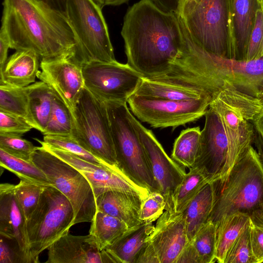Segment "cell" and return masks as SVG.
<instances>
[{"mask_svg": "<svg viewBox=\"0 0 263 263\" xmlns=\"http://www.w3.org/2000/svg\"><path fill=\"white\" fill-rule=\"evenodd\" d=\"M121 34L127 63L144 78L168 71L183 47L178 15L153 0H140L128 8Z\"/></svg>", "mask_w": 263, "mask_h": 263, "instance_id": "6da1fadb", "label": "cell"}, {"mask_svg": "<svg viewBox=\"0 0 263 263\" xmlns=\"http://www.w3.org/2000/svg\"><path fill=\"white\" fill-rule=\"evenodd\" d=\"M2 27L10 48L42 59L75 55L78 44L66 16L37 0H4Z\"/></svg>", "mask_w": 263, "mask_h": 263, "instance_id": "7a4b0ae2", "label": "cell"}, {"mask_svg": "<svg viewBox=\"0 0 263 263\" xmlns=\"http://www.w3.org/2000/svg\"><path fill=\"white\" fill-rule=\"evenodd\" d=\"M263 160L252 145L223 179L210 182L213 203L208 220L241 212L250 216L263 212Z\"/></svg>", "mask_w": 263, "mask_h": 263, "instance_id": "3957f363", "label": "cell"}, {"mask_svg": "<svg viewBox=\"0 0 263 263\" xmlns=\"http://www.w3.org/2000/svg\"><path fill=\"white\" fill-rule=\"evenodd\" d=\"M177 15L192 39L202 49L237 60L233 0H184Z\"/></svg>", "mask_w": 263, "mask_h": 263, "instance_id": "277c9868", "label": "cell"}, {"mask_svg": "<svg viewBox=\"0 0 263 263\" xmlns=\"http://www.w3.org/2000/svg\"><path fill=\"white\" fill-rule=\"evenodd\" d=\"M118 166L150 192H160L142 143L130 120L127 103L105 102Z\"/></svg>", "mask_w": 263, "mask_h": 263, "instance_id": "5b68a950", "label": "cell"}, {"mask_svg": "<svg viewBox=\"0 0 263 263\" xmlns=\"http://www.w3.org/2000/svg\"><path fill=\"white\" fill-rule=\"evenodd\" d=\"M74 213L68 199L52 185H46L39 202L26 220L31 263L39 262L40 254L68 234L74 225Z\"/></svg>", "mask_w": 263, "mask_h": 263, "instance_id": "8992f818", "label": "cell"}, {"mask_svg": "<svg viewBox=\"0 0 263 263\" xmlns=\"http://www.w3.org/2000/svg\"><path fill=\"white\" fill-rule=\"evenodd\" d=\"M66 15L78 41L76 58L82 66L116 60L102 8L93 0H67Z\"/></svg>", "mask_w": 263, "mask_h": 263, "instance_id": "52a82bcc", "label": "cell"}, {"mask_svg": "<svg viewBox=\"0 0 263 263\" xmlns=\"http://www.w3.org/2000/svg\"><path fill=\"white\" fill-rule=\"evenodd\" d=\"M71 136L85 149L112 166H118L105 102L85 87L72 111Z\"/></svg>", "mask_w": 263, "mask_h": 263, "instance_id": "ba28073f", "label": "cell"}, {"mask_svg": "<svg viewBox=\"0 0 263 263\" xmlns=\"http://www.w3.org/2000/svg\"><path fill=\"white\" fill-rule=\"evenodd\" d=\"M31 161L70 201L74 224L92 221L97 211L96 198L90 183L81 172L42 145L36 147Z\"/></svg>", "mask_w": 263, "mask_h": 263, "instance_id": "9c48e42d", "label": "cell"}, {"mask_svg": "<svg viewBox=\"0 0 263 263\" xmlns=\"http://www.w3.org/2000/svg\"><path fill=\"white\" fill-rule=\"evenodd\" d=\"M211 102L207 99L173 101L135 94L127 102L135 116L154 128L176 127L196 121Z\"/></svg>", "mask_w": 263, "mask_h": 263, "instance_id": "30bf717a", "label": "cell"}, {"mask_svg": "<svg viewBox=\"0 0 263 263\" xmlns=\"http://www.w3.org/2000/svg\"><path fill=\"white\" fill-rule=\"evenodd\" d=\"M84 87L104 102L127 103L143 76L127 63L91 62L82 66Z\"/></svg>", "mask_w": 263, "mask_h": 263, "instance_id": "8fae6325", "label": "cell"}, {"mask_svg": "<svg viewBox=\"0 0 263 263\" xmlns=\"http://www.w3.org/2000/svg\"><path fill=\"white\" fill-rule=\"evenodd\" d=\"M189 242L183 212L165 210L157 220L137 263H177Z\"/></svg>", "mask_w": 263, "mask_h": 263, "instance_id": "7c38bea8", "label": "cell"}, {"mask_svg": "<svg viewBox=\"0 0 263 263\" xmlns=\"http://www.w3.org/2000/svg\"><path fill=\"white\" fill-rule=\"evenodd\" d=\"M34 139L81 172L90 183L95 198L108 191H118L137 195L144 200L150 193L146 188L131 179L118 166L96 165L69 152L51 147L38 139Z\"/></svg>", "mask_w": 263, "mask_h": 263, "instance_id": "4fadbf2b", "label": "cell"}, {"mask_svg": "<svg viewBox=\"0 0 263 263\" xmlns=\"http://www.w3.org/2000/svg\"><path fill=\"white\" fill-rule=\"evenodd\" d=\"M201 130L199 154L193 167L200 170L213 182L222 178L228 157V142L219 115L209 107Z\"/></svg>", "mask_w": 263, "mask_h": 263, "instance_id": "5bb4252c", "label": "cell"}, {"mask_svg": "<svg viewBox=\"0 0 263 263\" xmlns=\"http://www.w3.org/2000/svg\"><path fill=\"white\" fill-rule=\"evenodd\" d=\"M37 78L46 83L72 111L84 81L82 65L75 55L42 59Z\"/></svg>", "mask_w": 263, "mask_h": 263, "instance_id": "9a60e30c", "label": "cell"}, {"mask_svg": "<svg viewBox=\"0 0 263 263\" xmlns=\"http://www.w3.org/2000/svg\"><path fill=\"white\" fill-rule=\"evenodd\" d=\"M130 120L146 151L153 173L166 201L165 210H169L173 193L186 174L165 152L153 132L130 114Z\"/></svg>", "mask_w": 263, "mask_h": 263, "instance_id": "2e32d148", "label": "cell"}, {"mask_svg": "<svg viewBox=\"0 0 263 263\" xmlns=\"http://www.w3.org/2000/svg\"><path fill=\"white\" fill-rule=\"evenodd\" d=\"M209 107L220 116L228 142V157L224 175L225 178L242 155L254 140L253 125L241 109L232 106L216 96Z\"/></svg>", "mask_w": 263, "mask_h": 263, "instance_id": "e0dca14e", "label": "cell"}, {"mask_svg": "<svg viewBox=\"0 0 263 263\" xmlns=\"http://www.w3.org/2000/svg\"><path fill=\"white\" fill-rule=\"evenodd\" d=\"M47 263L114 262L105 250L101 251L89 233L85 236L66 234L47 249Z\"/></svg>", "mask_w": 263, "mask_h": 263, "instance_id": "ac0fdd59", "label": "cell"}, {"mask_svg": "<svg viewBox=\"0 0 263 263\" xmlns=\"http://www.w3.org/2000/svg\"><path fill=\"white\" fill-rule=\"evenodd\" d=\"M14 185L0 184V235L15 240L31 263L26 232V218L15 197Z\"/></svg>", "mask_w": 263, "mask_h": 263, "instance_id": "d6986e66", "label": "cell"}, {"mask_svg": "<svg viewBox=\"0 0 263 263\" xmlns=\"http://www.w3.org/2000/svg\"><path fill=\"white\" fill-rule=\"evenodd\" d=\"M40 60L33 50H16L0 67V84L24 87L34 83L39 71Z\"/></svg>", "mask_w": 263, "mask_h": 263, "instance_id": "ffe728a7", "label": "cell"}, {"mask_svg": "<svg viewBox=\"0 0 263 263\" xmlns=\"http://www.w3.org/2000/svg\"><path fill=\"white\" fill-rule=\"evenodd\" d=\"M143 200L135 195L108 191L96 198V204L97 210L121 219L130 229L143 223L140 219Z\"/></svg>", "mask_w": 263, "mask_h": 263, "instance_id": "44dd1931", "label": "cell"}, {"mask_svg": "<svg viewBox=\"0 0 263 263\" xmlns=\"http://www.w3.org/2000/svg\"><path fill=\"white\" fill-rule=\"evenodd\" d=\"M154 227L153 222H149L129 229L115 243L104 250L114 262L137 263Z\"/></svg>", "mask_w": 263, "mask_h": 263, "instance_id": "7402d4cb", "label": "cell"}, {"mask_svg": "<svg viewBox=\"0 0 263 263\" xmlns=\"http://www.w3.org/2000/svg\"><path fill=\"white\" fill-rule=\"evenodd\" d=\"M263 0H233L237 60H245L255 12Z\"/></svg>", "mask_w": 263, "mask_h": 263, "instance_id": "603a6c76", "label": "cell"}, {"mask_svg": "<svg viewBox=\"0 0 263 263\" xmlns=\"http://www.w3.org/2000/svg\"><path fill=\"white\" fill-rule=\"evenodd\" d=\"M53 90L43 81L28 86V111L29 122L42 134L47 126L52 106Z\"/></svg>", "mask_w": 263, "mask_h": 263, "instance_id": "cb8c5ba5", "label": "cell"}, {"mask_svg": "<svg viewBox=\"0 0 263 263\" xmlns=\"http://www.w3.org/2000/svg\"><path fill=\"white\" fill-rule=\"evenodd\" d=\"M250 216L237 212L222 217L216 228V261L224 263L230 247L249 223Z\"/></svg>", "mask_w": 263, "mask_h": 263, "instance_id": "d4e9b609", "label": "cell"}, {"mask_svg": "<svg viewBox=\"0 0 263 263\" xmlns=\"http://www.w3.org/2000/svg\"><path fill=\"white\" fill-rule=\"evenodd\" d=\"M213 198L212 184L209 182L182 211L185 216L189 241L199 228L208 221L213 206Z\"/></svg>", "mask_w": 263, "mask_h": 263, "instance_id": "484cf974", "label": "cell"}, {"mask_svg": "<svg viewBox=\"0 0 263 263\" xmlns=\"http://www.w3.org/2000/svg\"><path fill=\"white\" fill-rule=\"evenodd\" d=\"M89 233L102 251L112 245L129 229L121 219L97 210Z\"/></svg>", "mask_w": 263, "mask_h": 263, "instance_id": "4316f807", "label": "cell"}, {"mask_svg": "<svg viewBox=\"0 0 263 263\" xmlns=\"http://www.w3.org/2000/svg\"><path fill=\"white\" fill-rule=\"evenodd\" d=\"M134 94L173 101L207 99L212 101L211 98L200 91L153 81L144 77Z\"/></svg>", "mask_w": 263, "mask_h": 263, "instance_id": "83f0119b", "label": "cell"}, {"mask_svg": "<svg viewBox=\"0 0 263 263\" xmlns=\"http://www.w3.org/2000/svg\"><path fill=\"white\" fill-rule=\"evenodd\" d=\"M208 177L196 167L189 168L183 179L174 190L169 210L181 212L199 191L208 182Z\"/></svg>", "mask_w": 263, "mask_h": 263, "instance_id": "f1b7e54d", "label": "cell"}, {"mask_svg": "<svg viewBox=\"0 0 263 263\" xmlns=\"http://www.w3.org/2000/svg\"><path fill=\"white\" fill-rule=\"evenodd\" d=\"M200 138L198 126L182 130L174 143L172 158L184 168L193 167L199 154Z\"/></svg>", "mask_w": 263, "mask_h": 263, "instance_id": "f546056e", "label": "cell"}, {"mask_svg": "<svg viewBox=\"0 0 263 263\" xmlns=\"http://www.w3.org/2000/svg\"><path fill=\"white\" fill-rule=\"evenodd\" d=\"M71 110L53 92L52 109L44 135L71 136L73 127Z\"/></svg>", "mask_w": 263, "mask_h": 263, "instance_id": "4dcf8cb0", "label": "cell"}, {"mask_svg": "<svg viewBox=\"0 0 263 263\" xmlns=\"http://www.w3.org/2000/svg\"><path fill=\"white\" fill-rule=\"evenodd\" d=\"M1 167L12 172L19 178L36 183L51 185L45 174L32 162L17 158L0 148Z\"/></svg>", "mask_w": 263, "mask_h": 263, "instance_id": "1f68e13d", "label": "cell"}, {"mask_svg": "<svg viewBox=\"0 0 263 263\" xmlns=\"http://www.w3.org/2000/svg\"><path fill=\"white\" fill-rule=\"evenodd\" d=\"M190 243L197 255L199 263L216 261V228L212 221L208 220L204 223Z\"/></svg>", "mask_w": 263, "mask_h": 263, "instance_id": "d6a6232c", "label": "cell"}, {"mask_svg": "<svg viewBox=\"0 0 263 263\" xmlns=\"http://www.w3.org/2000/svg\"><path fill=\"white\" fill-rule=\"evenodd\" d=\"M28 90V86L19 87L0 84V109L21 116L29 122Z\"/></svg>", "mask_w": 263, "mask_h": 263, "instance_id": "836d02e7", "label": "cell"}, {"mask_svg": "<svg viewBox=\"0 0 263 263\" xmlns=\"http://www.w3.org/2000/svg\"><path fill=\"white\" fill-rule=\"evenodd\" d=\"M43 141L51 147L69 152L96 165H111L85 149L71 136L44 135Z\"/></svg>", "mask_w": 263, "mask_h": 263, "instance_id": "e575fe53", "label": "cell"}, {"mask_svg": "<svg viewBox=\"0 0 263 263\" xmlns=\"http://www.w3.org/2000/svg\"><path fill=\"white\" fill-rule=\"evenodd\" d=\"M46 186L25 179L14 185V194L26 220L36 208Z\"/></svg>", "mask_w": 263, "mask_h": 263, "instance_id": "d590c367", "label": "cell"}, {"mask_svg": "<svg viewBox=\"0 0 263 263\" xmlns=\"http://www.w3.org/2000/svg\"><path fill=\"white\" fill-rule=\"evenodd\" d=\"M224 263H256L252 251L249 223L230 247Z\"/></svg>", "mask_w": 263, "mask_h": 263, "instance_id": "8d00e7d4", "label": "cell"}, {"mask_svg": "<svg viewBox=\"0 0 263 263\" xmlns=\"http://www.w3.org/2000/svg\"><path fill=\"white\" fill-rule=\"evenodd\" d=\"M36 146L21 135L0 133V148L18 158L31 161Z\"/></svg>", "mask_w": 263, "mask_h": 263, "instance_id": "74e56055", "label": "cell"}, {"mask_svg": "<svg viewBox=\"0 0 263 263\" xmlns=\"http://www.w3.org/2000/svg\"><path fill=\"white\" fill-rule=\"evenodd\" d=\"M165 207V199L161 193L150 192L142 201L140 219L143 223L153 222L162 215Z\"/></svg>", "mask_w": 263, "mask_h": 263, "instance_id": "f35d334b", "label": "cell"}, {"mask_svg": "<svg viewBox=\"0 0 263 263\" xmlns=\"http://www.w3.org/2000/svg\"><path fill=\"white\" fill-rule=\"evenodd\" d=\"M249 226L254 256L256 263L263 262V212L250 216Z\"/></svg>", "mask_w": 263, "mask_h": 263, "instance_id": "ab89813d", "label": "cell"}, {"mask_svg": "<svg viewBox=\"0 0 263 263\" xmlns=\"http://www.w3.org/2000/svg\"><path fill=\"white\" fill-rule=\"evenodd\" d=\"M33 128L24 118L0 109V133L22 136Z\"/></svg>", "mask_w": 263, "mask_h": 263, "instance_id": "60d3db41", "label": "cell"}, {"mask_svg": "<svg viewBox=\"0 0 263 263\" xmlns=\"http://www.w3.org/2000/svg\"><path fill=\"white\" fill-rule=\"evenodd\" d=\"M263 38V2L255 12L253 26L250 35L245 60L255 59Z\"/></svg>", "mask_w": 263, "mask_h": 263, "instance_id": "b9f144b4", "label": "cell"}, {"mask_svg": "<svg viewBox=\"0 0 263 263\" xmlns=\"http://www.w3.org/2000/svg\"><path fill=\"white\" fill-rule=\"evenodd\" d=\"M0 236V263H28L15 240Z\"/></svg>", "mask_w": 263, "mask_h": 263, "instance_id": "7bdbcfd3", "label": "cell"}, {"mask_svg": "<svg viewBox=\"0 0 263 263\" xmlns=\"http://www.w3.org/2000/svg\"><path fill=\"white\" fill-rule=\"evenodd\" d=\"M251 121L255 133L254 139L257 151L263 160V108Z\"/></svg>", "mask_w": 263, "mask_h": 263, "instance_id": "ee69618b", "label": "cell"}, {"mask_svg": "<svg viewBox=\"0 0 263 263\" xmlns=\"http://www.w3.org/2000/svg\"><path fill=\"white\" fill-rule=\"evenodd\" d=\"M9 48H10V45L8 36L4 29L1 27L0 31V67L4 65L8 59L7 54Z\"/></svg>", "mask_w": 263, "mask_h": 263, "instance_id": "f6af8a7d", "label": "cell"}, {"mask_svg": "<svg viewBox=\"0 0 263 263\" xmlns=\"http://www.w3.org/2000/svg\"><path fill=\"white\" fill-rule=\"evenodd\" d=\"M162 9L178 14L180 0H153Z\"/></svg>", "mask_w": 263, "mask_h": 263, "instance_id": "bcb514c9", "label": "cell"}, {"mask_svg": "<svg viewBox=\"0 0 263 263\" xmlns=\"http://www.w3.org/2000/svg\"><path fill=\"white\" fill-rule=\"evenodd\" d=\"M66 15L67 0H37Z\"/></svg>", "mask_w": 263, "mask_h": 263, "instance_id": "7dc6e473", "label": "cell"}, {"mask_svg": "<svg viewBox=\"0 0 263 263\" xmlns=\"http://www.w3.org/2000/svg\"><path fill=\"white\" fill-rule=\"evenodd\" d=\"M101 8L105 6H117L129 0H93Z\"/></svg>", "mask_w": 263, "mask_h": 263, "instance_id": "c3c4849f", "label": "cell"}, {"mask_svg": "<svg viewBox=\"0 0 263 263\" xmlns=\"http://www.w3.org/2000/svg\"><path fill=\"white\" fill-rule=\"evenodd\" d=\"M261 58H263V38L262 39L261 44H260L259 48L258 49L255 59Z\"/></svg>", "mask_w": 263, "mask_h": 263, "instance_id": "681fc988", "label": "cell"}, {"mask_svg": "<svg viewBox=\"0 0 263 263\" xmlns=\"http://www.w3.org/2000/svg\"><path fill=\"white\" fill-rule=\"evenodd\" d=\"M260 99L261 100L262 104H263V89L261 92V93H260V97H259Z\"/></svg>", "mask_w": 263, "mask_h": 263, "instance_id": "f907efd6", "label": "cell"}, {"mask_svg": "<svg viewBox=\"0 0 263 263\" xmlns=\"http://www.w3.org/2000/svg\"><path fill=\"white\" fill-rule=\"evenodd\" d=\"M184 0H180V4L183 2ZM180 4H179V6H180Z\"/></svg>", "mask_w": 263, "mask_h": 263, "instance_id": "816d5d0a", "label": "cell"}]
</instances>
